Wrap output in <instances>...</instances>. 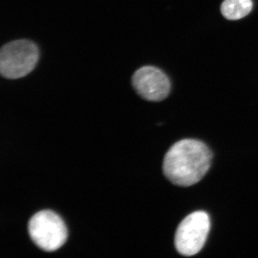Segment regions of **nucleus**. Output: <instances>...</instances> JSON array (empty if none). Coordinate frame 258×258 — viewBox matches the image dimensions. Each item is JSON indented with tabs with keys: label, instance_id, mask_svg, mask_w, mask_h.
<instances>
[{
	"label": "nucleus",
	"instance_id": "423d86ee",
	"mask_svg": "<svg viewBox=\"0 0 258 258\" xmlns=\"http://www.w3.org/2000/svg\"><path fill=\"white\" fill-rule=\"evenodd\" d=\"M252 9V0H225L221 6L224 18L237 20L247 16Z\"/></svg>",
	"mask_w": 258,
	"mask_h": 258
},
{
	"label": "nucleus",
	"instance_id": "f03ea898",
	"mask_svg": "<svg viewBox=\"0 0 258 258\" xmlns=\"http://www.w3.org/2000/svg\"><path fill=\"white\" fill-rule=\"evenodd\" d=\"M39 58L38 47L31 40L8 42L0 51V73L5 79H21L35 69Z\"/></svg>",
	"mask_w": 258,
	"mask_h": 258
},
{
	"label": "nucleus",
	"instance_id": "39448f33",
	"mask_svg": "<svg viewBox=\"0 0 258 258\" xmlns=\"http://www.w3.org/2000/svg\"><path fill=\"white\" fill-rule=\"evenodd\" d=\"M132 85L139 96L149 101H163L171 91L169 78L154 66H144L137 70L132 77Z\"/></svg>",
	"mask_w": 258,
	"mask_h": 258
},
{
	"label": "nucleus",
	"instance_id": "20e7f679",
	"mask_svg": "<svg viewBox=\"0 0 258 258\" xmlns=\"http://www.w3.org/2000/svg\"><path fill=\"white\" fill-rule=\"evenodd\" d=\"M210 230V219L205 212H193L177 227L174 238L176 250L184 256H192L203 248Z\"/></svg>",
	"mask_w": 258,
	"mask_h": 258
},
{
	"label": "nucleus",
	"instance_id": "f257e3e1",
	"mask_svg": "<svg viewBox=\"0 0 258 258\" xmlns=\"http://www.w3.org/2000/svg\"><path fill=\"white\" fill-rule=\"evenodd\" d=\"M212 154L206 144L195 139L176 142L166 153L164 175L172 184L189 186L199 182L211 166Z\"/></svg>",
	"mask_w": 258,
	"mask_h": 258
},
{
	"label": "nucleus",
	"instance_id": "7ed1b4c3",
	"mask_svg": "<svg viewBox=\"0 0 258 258\" xmlns=\"http://www.w3.org/2000/svg\"><path fill=\"white\" fill-rule=\"evenodd\" d=\"M28 233L38 248L48 252L60 248L68 237L67 228L62 219L50 210L38 212L30 218Z\"/></svg>",
	"mask_w": 258,
	"mask_h": 258
}]
</instances>
